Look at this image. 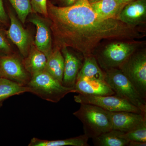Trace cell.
<instances>
[{"instance_id":"14","label":"cell","mask_w":146,"mask_h":146,"mask_svg":"<svg viewBox=\"0 0 146 146\" xmlns=\"http://www.w3.org/2000/svg\"><path fill=\"white\" fill-rule=\"evenodd\" d=\"M29 21L36 27V34L35 40L36 48L44 53L48 58L53 51L50 28L45 21L37 16H33L30 19Z\"/></svg>"},{"instance_id":"15","label":"cell","mask_w":146,"mask_h":146,"mask_svg":"<svg viewBox=\"0 0 146 146\" xmlns=\"http://www.w3.org/2000/svg\"><path fill=\"white\" fill-rule=\"evenodd\" d=\"M90 4L94 11L101 18L117 19L123 8L126 5L121 3L117 0H101L91 3Z\"/></svg>"},{"instance_id":"16","label":"cell","mask_w":146,"mask_h":146,"mask_svg":"<svg viewBox=\"0 0 146 146\" xmlns=\"http://www.w3.org/2000/svg\"><path fill=\"white\" fill-rule=\"evenodd\" d=\"M47 60L44 53L36 47H32L23 63L26 70L31 76L44 70Z\"/></svg>"},{"instance_id":"4","label":"cell","mask_w":146,"mask_h":146,"mask_svg":"<svg viewBox=\"0 0 146 146\" xmlns=\"http://www.w3.org/2000/svg\"><path fill=\"white\" fill-rule=\"evenodd\" d=\"M105 81L115 94L126 100L146 113V100L141 96L133 84L118 68L104 71Z\"/></svg>"},{"instance_id":"7","label":"cell","mask_w":146,"mask_h":146,"mask_svg":"<svg viewBox=\"0 0 146 146\" xmlns=\"http://www.w3.org/2000/svg\"><path fill=\"white\" fill-rule=\"evenodd\" d=\"M75 101L78 103L87 104L97 106L109 112L128 111L146 114L126 100L117 95L96 96L78 94L74 97Z\"/></svg>"},{"instance_id":"31","label":"cell","mask_w":146,"mask_h":146,"mask_svg":"<svg viewBox=\"0 0 146 146\" xmlns=\"http://www.w3.org/2000/svg\"><path fill=\"white\" fill-rule=\"evenodd\" d=\"M2 106V103H0V107H1V106Z\"/></svg>"},{"instance_id":"8","label":"cell","mask_w":146,"mask_h":146,"mask_svg":"<svg viewBox=\"0 0 146 146\" xmlns=\"http://www.w3.org/2000/svg\"><path fill=\"white\" fill-rule=\"evenodd\" d=\"M1 76L27 86L31 75L26 70L24 63L16 56H3L0 57Z\"/></svg>"},{"instance_id":"21","label":"cell","mask_w":146,"mask_h":146,"mask_svg":"<svg viewBox=\"0 0 146 146\" xmlns=\"http://www.w3.org/2000/svg\"><path fill=\"white\" fill-rule=\"evenodd\" d=\"M29 92L28 87L9 79L0 77V103L11 97Z\"/></svg>"},{"instance_id":"6","label":"cell","mask_w":146,"mask_h":146,"mask_svg":"<svg viewBox=\"0 0 146 146\" xmlns=\"http://www.w3.org/2000/svg\"><path fill=\"white\" fill-rule=\"evenodd\" d=\"M139 94L146 100V52L145 50L133 53L119 66Z\"/></svg>"},{"instance_id":"20","label":"cell","mask_w":146,"mask_h":146,"mask_svg":"<svg viewBox=\"0 0 146 146\" xmlns=\"http://www.w3.org/2000/svg\"><path fill=\"white\" fill-rule=\"evenodd\" d=\"M81 77L105 80L104 71L100 67L94 56L84 58L83 65L79 72L77 78Z\"/></svg>"},{"instance_id":"1","label":"cell","mask_w":146,"mask_h":146,"mask_svg":"<svg viewBox=\"0 0 146 146\" xmlns=\"http://www.w3.org/2000/svg\"><path fill=\"white\" fill-rule=\"evenodd\" d=\"M47 8L57 48H72L84 58L95 55L104 40L135 41L145 36L137 27L118 19L101 18L88 0H78L63 7L49 3Z\"/></svg>"},{"instance_id":"5","label":"cell","mask_w":146,"mask_h":146,"mask_svg":"<svg viewBox=\"0 0 146 146\" xmlns=\"http://www.w3.org/2000/svg\"><path fill=\"white\" fill-rule=\"evenodd\" d=\"M141 44L136 41H115L106 45L94 56L103 70L119 68Z\"/></svg>"},{"instance_id":"18","label":"cell","mask_w":146,"mask_h":146,"mask_svg":"<svg viewBox=\"0 0 146 146\" xmlns=\"http://www.w3.org/2000/svg\"><path fill=\"white\" fill-rule=\"evenodd\" d=\"M89 138L85 134L80 136L63 139V140H42L33 138L31 140L29 146H89L88 143Z\"/></svg>"},{"instance_id":"3","label":"cell","mask_w":146,"mask_h":146,"mask_svg":"<svg viewBox=\"0 0 146 146\" xmlns=\"http://www.w3.org/2000/svg\"><path fill=\"white\" fill-rule=\"evenodd\" d=\"M27 86L29 93L55 103L60 101L68 94L75 93L74 87L63 86L45 70L32 75Z\"/></svg>"},{"instance_id":"23","label":"cell","mask_w":146,"mask_h":146,"mask_svg":"<svg viewBox=\"0 0 146 146\" xmlns=\"http://www.w3.org/2000/svg\"><path fill=\"white\" fill-rule=\"evenodd\" d=\"M123 136L129 141L146 142V121L132 130L124 133Z\"/></svg>"},{"instance_id":"30","label":"cell","mask_w":146,"mask_h":146,"mask_svg":"<svg viewBox=\"0 0 146 146\" xmlns=\"http://www.w3.org/2000/svg\"><path fill=\"white\" fill-rule=\"evenodd\" d=\"M89 2L91 3L96 2L98 1H101V0H88Z\"/></svg>"},{"instance_id":"9","label":"cell","mask_w":146,"mask_h":146,"mask_svg":"<svg viewBox=\"0 0 146 146\" xmlns=\"http://www.w3.org/2000/svg\"><path fill=\"white\" fill-rule=\"evenodd\" d=\"M146 19V0H136L129 3L124 7L117 18L121 22L134 27L145 23Z\"/></svg>"},{"instance_id":"19","label":"cell","mask_w":146,"mask_h":146,"mask_svg":"<svg viewBox=\"0 0 146 146\" xmlns=\"http://www.w3.org/2000/svg\"><path fill=\"white\" fill-rule=\"evenodd\" d=\"M123 132L112 129L93 138V143L96 146H126L129 141L123 136Z\"/></svg>"},{"instance_id":"25","label":"cell","mask_w":146,"mask_h":146,"mask_svg":"<svg viewBox=\"0 0 146 146\" xmlns=\"http://www.w3.org/2000/svg\"><path fill=\"white\" fill-rule=\"evenodd\" d=\"M10 46L2 35L0 33V52L4 54H8L10 52Z\"/></svg>"},{"instance_id":"27","label":"cell","mask_w":146,"mask_h":146,"mask_svg":"<svg viewBox=\"0 0 146 146\" xmlns=\"http://www.w3.org/2000/svg\"><path fill=\"white\" fill-rule=\"evenodd\" d=\"M128 146H146V142H141L139 141H130L129 142Z\"/></svg>"},{"instance_id":"13","label":"cell","mask_w":146,"mask_h":146,"mask_svg":"<svg viewBox=\"0 0 146 146\" xmlns=\"http://www.w3.org/2000/svg\"><path fill=\"white\" fill-rule=\"evenodd\" d=\"M75 93L96 96L115 95L105 80L86 77L77 78L74 86Z\"/></svg>"},{"instance_id":"24","label":"cell","mask_w":146,"mask_h":146,"mask_svg":"<svg viewBox=\"0 0 146 146\" xmlns=\"http://www.w3.org/2000/svg\"><path fill=\"white\" fill-rule=\"evenodd\" d=\"M31 2L34 11L48 17L47 0H31Z\"/></svg>"},{"instance_id":"11","label":"cell","mask_w":146,"mask_h":146,"mask_svg":"<svg viewBox=\"0 0 146 146\" xmlns=\"http://www.w3.org/2000/svg\"><path fill=\"white\" fill-rule=\"evenodd\" d=\"M61 52L64 59V73L63 85L68 87H74L77 78L82 67L84 60L82 58L73 53L68 47L61 48Z\"/></svg>"},{"instance_id":"2","label":"cell","mask_w":146,"mask_h":146,"mask_svg":"<svg viewBox=\"0 0 146 146\" xmlns=\"http://www.w3.org/2000/svg\"><path fill=\"white\" fill-rule=\"evenodd\" d=\"M80 104L73 115L82 123L84 134L89 138L93 139L112 129L109 111L93 104Z\"/></svg>"},{"instance_id":"12","label":"cell","mask_w":146,"mask_h":146,"mask_svg":"<svg viewBox=\"0 0 146 146\" xmlns=\"http://www.w3.org/2000/svg\"><path fill=\"white\" fill-rule=\"evenodd\" d=\"M9 16L11 23L7 32V36L11 42L17 46L23 56L26 57L30 50L29 35L13 13L10 12Z\"/></svg>"},{"instance_id":"26","label":"cell","mask_w":146,"mask_h":146,"mask_svg":"<svg viewBox=\"0 0 146 146\" xmlns=\"http://www.w3.org/2000/svg\"><path fill=\"white\" fill-rule=\"evenodd\" d=\"M8 21V17L3 4V0H0V22L6 24Z\"/></svg>"},{"instance_id":"22","label":"cell","mask_w":146,"mask_h":146,"mask_svg":"<svg viewBox=\"0 0 146 146\" xmlns=\"http://www.w3.org/2000/svg\"><path fill=\"white\" fill-rule=\"evenodd\" d=\"M16 11L20 21L25 23L32 11L31 0H9Z\"/></svg>"},{"instance_id":"29","label":"cell","mask_w":146,"mask_h":146,"mask_svg":"<svg viewBox=\"0 0 146 146\" xmlns=\"http://www.w3.org/2000/svg\"><path fill=\"white\" fill-rule=\"evenodd\" d=\"M117 1L121 3L127 4L129 3L132 1L133 0H117Z\"/></svg>"},{"instance_id":"17","label":"cell","mask_w":146,"mask_h":146,"mask_svg":"<svg viewBox=\"0 0 146 146\" xmlns=\"http://www.w3.org/2000/svg\"><path fill=\"white\" fill-rule=\"evenodd\" d=\"M64 69V57L60 49L56 48L47 58L45 70L62 84Z\"/></svg>"},{"instance_id":"32","label":"cell","mask_w":146,"mask_h":146,"mask_svg":"<svg viewBox=\"0 0 146 146\" xmlns=\"http://www.w3.org/2000/svg\"><path fill=\"white\" fill-rule=\"evenodd\" d=\"M0 77H1V74H0Z\"/></svg>"},{"instance_id":"10","label":"cell","mask_w":146,"mask_h":146,"mask_svg":"<svg viewBox=\"0 0 146 146\" xmlns=\"http://www.w3.org/2000/svg\"><path fill=\"white\" fill-rule=\"evenodd\" d=\"M109 113L112 129L125 133L146 121V114L142 113L128 111L109 112Z\"/></svg>"},{"instance_id":"28","label":"cell","mask_w":146,"mask_h":146,"mask_svg":"<svg viewBox=\"0 0 146 146\" xmlns=\"http://www.w3.org/2000/svg\"><path fill=\"white\" fill-rule=\"evenodd\" d=\"M77 1L78 0H64V2L66 6H68L72 5Z\"/></svg>"}]
</instances>
